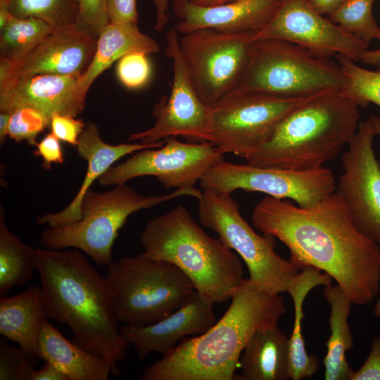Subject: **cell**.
Wrapping results in <instances>:
<instances>
[{
    "instance_id": "obj_15",
    "label": "cell",
    "mask_w": 380,
    "mask_h": 380,
    "mask_svg": "<svg viewBox=\"0 0 380 380\" xmlns=\"http://www.w3.org/2000/svg\"><path fill=\"white\" fill-rule=\"evenodd\" d=\"M165 51L173 65L170 96L165 103L158 106L154 110V125L132 134L129 140L153 144L167 137H181L188 142H211L208 130L210 107L201 101L189 76L175 27L166 34Z\"/></svg>"
},
{
    "instance_id": "obj_4",
    "label": "cell",
    "mask_w": 380,
    "mask_h": 380,
    "mask_svg": "<svg viewBox=\"0 0 380 380\" xmlns=\"http://www.w3.org/2000/svg\"><path fill=\"white\" fill-rule=\"evenodd\" d=\"M359 107L341 90L314 94L285 115L267 141L243 159L256 166L294 170L324 166L354 137Z\"/></svg>"
},
{
    "instance_id": "obj_32",
    "label": "cell",
    "mask_w": 380,
    "mask_h": 380,
    "mask_svg": "<svg viewBox=\"0 0 380 380\" xmlns=\"http://www.w3.org/2000/svg\"><path fill=\"white\" fill-rule=\"evenodd\" d=\"M334 56L345 78L346 85L341 91L360 107H367L370 103L380 106V70L360 67L341 54Z\"/></svg>"
},
{
    "instance_id": "obj_46",
    "label": "cell",
    "mask_w": 380,
    "mask_h": 380,
    "mask_svg": "<svg viewBox=\"0 0 380 380\" xmlns=\"http://www.w3.org/2000/svg\"><path fill=\"white\" fill-rule=\"evenodd\" d=\"M11 16L8 0H0V30L6 25Z\"/></svg>"
},
{
    "instance_id": "obj_25",
    "label": "cell",
    "mask_w": 380,
    "mask_h": 380,
    "mask_svg": "<svg viewBox=\"0 0 380 380\" xmlns=\"http://www.w3.org/2000/svg\"><path fill=\"white\" fill-rule=\"evenodd\" d=\"M46 319L41 287L32 286L0 299V334L36 357L40 331Z\"/></svg>"
},
{
    "instance_id": "obj_10",
    "label": "cell",
    "mask_w": 380,
    "mask_h": 380,
    "mask_svg": "<svg viewBox=\"0 0 380 380\" xmlns=\"http://www.w3.org/2000/svg\"><path fill=\"white\" fill-rule=\"evenodd\" d=\"M234 92L210 107L211 142L225 153L244 158L271 137L279 122L310 96Z\"/></svg>"
},
{
    "instance_id": "obj_11",
    "label": "cell",
    "mask_w": 380,
    "mask_h": 380,
    "mask_svg": "<svg viewBox=\"0 0 380 380\" xmlns=\"http://www.w3.org/2000/svg\"><path fill=\"white\" fill-rule=\"evenodd\" d=\"M253 36L200 29L179 37L189 76L206 106H213L236 89L248 61Z\"/></svg>"
},
{
    "instance_id": "obj_40",
    "label": "cell",
    "mask_w": 380,
    "mask_h": 380,
    "mask_svg": "<svg viewBox=\"0 0 380 380\" xmlns=\"http://www.w3.org/2000/svg\"><path fill=\"white\" fill-rule=\"evenodd\" d=\"M350 380H380V334L373 339L368 357L353 371Z\"/></svg>"
},
{
    "instance_id": "obj_8",
    "label": "cell",
    "mask_w": 380,
    "mask_h": 380,
    "mask_svg": "<svg viewBox=\"0 0 380 380\" xmlns=\"http://www.w3.org/2000/svg\"><path fill=\"white\" fill-rule=\"evenodd\" d=\"M345 85L338 63L286 40L263 39L253 41L246 68L234 92L303 97L342 90Z\"/></svg>"
},
{
    "instance_id": "obj_49",
    "label": "cell",
    "mask_w": 380,
    "mask_h": 380,
    "mask_svg": "<svg viewBox=\"0 0 380 380\" xmlns=\"http://www.w3.org/2000/svg\"><path fill=\"white\" fill-rule=\"evenodd\" d=\"M373 312L375 316L380 317V296L374 308Z\"/></svg>"
},
{
    "instance_id": "obj_42",
    "label": "cell",
    "mask_w": 380,
    "mask_h": 380,
    "mask_svg": "<svg viewBox=\"0 0 380 380\" xmlns=\"http://www.w3.org/2000/svg\"><path fill=\"white\" fill-rule=\"evenodd\" d=\"M153 1L156 10L155 30L157 32H162L169 21L167 9L170 0Z\"/></svg>"
},
{
    "instance_id": "obj_23",
    "label": "cell",
    "mask_w": 380,
    "mask_h": 380,
    "mask_svg": "<svg viewBox=\"0 0 380 380\" xmlns=\"http://www.w3.org/2000/svg\"><path fill=\"white\" fill-rule=\"evenodd\" d=\"M37 357L52 364L69 380H108L112 374L106 360L68 340L48 319L40 331Z\"/></svg>"
},
{
    "instance_id": "obj_12",
    "label": "cell",
    "mask_w": 380,
    "mask_h": 380,
    "mask_svg": "<svg viewBox=\"0 0 380 380\" xmlns=\"http://www.w3.org/2000/svg\"><path fill=\"white\" fill-rule=\"evenodd\" d=\"M203 190L232 194L236 190L261 192L289 199L301 207L314 205L335 191L332 171L322 166L308 170L236 164L224 160L199 181Z\"/></svg>"
},
{
    "instance_id": "obj_13",
    "label": "cell",
    "mask_w": 380,
    "mask_h": 380,
    "mask_svg": "<svg viewBox=\"0 0 380 380\" xmlns=\"http://www.w3.org/2000/svg\"><path fill=\"white\" fill-rule=\"evenodd\" d=\"M225 154L212 142H183L170 137L162 146L137 151L113 165L98 182L103 186H116L137 177L153 176L167 189L191 188L224 160Z\"/></svg>"
},
{
    "instance_id": "obj_2",
    "label": "cell",
    "mask_w": 380,
    "mask_h": 380,
    "mask_svg": "<svg viewBox=\"0 0 380 380\" xmlns=\"http://www.w3.org/2000/svg\"><path fill=\"white\" fill-rule=\"evenodd\" d=\"M36 270L47 319L68 326L74 343L106 360L118 376L129 345L118 329L106 277L77 248H36Z\"/></svg>"
},
{
    "instance_id": "obj_6",
    "label": "cell",
    "mask_w": 380,
    "mask_h": 380,
    "mask_svg": "<svg viewBox=\"0 0 380 380\" xmlns=\"http://www.w3.org/2000/svg\"><path fill=\"white\" fill-rule=\"evenodd\" d=\"M202 192L191 187L164 195L146 196L125 184L102 193L91 188L82 200L81 219L63 227H48L42 232L39 243L49 250L77 248L98 265L107 266L112 261V248L119 230L130 215L181 196L199 199Z\"/></svg>"
},
{
    "instance_id": "obj_24",
    "label": "cell",
    "mask_w": 380,
    "mask_h": 380,
    "mask_svg": "<svg viewBox=\"0 0 380 380\" xmlns=\"http://www.w3.org/2000/svg\"><path fill=\"white\" fill-rule=\"evenodd\" d=\"M239 367L234 379H289V338L277 325L258 329L246 343Z\"/></svg>"
},
{
    "instance_id": "obj_30",
    "label": "cell",
    "mask_w": 380,
    "mask_h": 380,
    "mask_svg": "<svg viewBox=\"0 0 380 380\" xmlns=\"http://www.w3.org/2000/svg\"><path fill=\"white\" fill-rule=\"evenodd\" d=\"M11 15L18 18L41 20L53 28L76 23L77 0H8Z\"/></svg>"
},
{
    "instance_id": "obj_16",
    "label": "cell",
    "mask_w": 380,
    "mask_h": 380,
    "mask_svg": "<svg viewBox=\"0 0 380 380\" xmlns=\"http://www.w3.org/2000/svg\"><path fill=\"white\" fill-rule=\"evenodd\" d=\"M263 39L286 40L320 58L341 54L354 61H360L369 45L325 18L310 0H280L269 22L253 36V41Z\"/></svg>"
},
{
    "instance_id": "obj_29",
    "label": "cell",
    "mask_w": 380,
    "mask_h": 380,
    "mask_svg": "<svg viewBox=\"0 0 380 380\" xmlns=\"http://www.w3.org/2000/svg\"><path fill=\"white\" fill-rule=\"evenodd\" d=\"M53 29L39 19L12 15L1 30L0 57L13 61L23 58Z\"/></svg>"
},
{
    "instance_id": "obj_48",
    "label": "cell",
    "mask_w": 380,
    "mask_h": 380,
    "mask_svg": "<svg viewBox=\"0 0 380 380\" xmlns=\"http://www.w3.org/2000/svg\"><path fill=\"white\" fill-rule=\"evenodd\" d=\"M373 122L376 135L380 136V118L377 116L369 117Z\"/></svg>"
},
{
    "instance_id": "obj_17",
    "label": "cell",
    "mask_w": 380,
    "mask_h": 380,
    "mask_svg": "<svg viewBox=\"0 0 380 380\" xmlns=\"http://www.w3.org/2000/svg\"><path fill=\"white\" fill-rule=\"evenodd\" d=\"M96 43L97 37L76 23L54 28L23 58L0 57V78L42 74L80 77L94 58Z\"/></svg>"
},
{
    "instance_id": "obj_7",
    "label": "cell",
    "mask_w": 380,
    "mask_h": 380,
    "mask_svg": "<svg viewBox=\"0 0 380 380\" xmlns=\"http://www.w3.org/2000/svg\"><path fill=\"white\" fill-rule=\"evenodd\" d=\"M105 277L118 322L132 327L164 319L186 303L196 291L177 267L144 252L112 260Z\"/></svg>"
},
{
    "instance_id": "obj_26",
    "label": "cell",
    "mask_w": 380,
    "mask_h": 380,
    "mask_svg": "<svg viewBox=\"0 0 380 380\" xmlns=\"http://www.w3.org/2000/svg\"><path fill=\"white\" fill-rule=\"evenodd\" d=\"M324 297L330 306V336L325 346L323 360L326 380H350L353 370L346 357V352L353 346V337L348 324L353 303L338 286H324Z\"/></svg>"
},
{
    "instance_id": "obj_36",
    "label": "cell",
    "mask_w": 380,
    "mask_h": 380,
    "mask_svg": "<svg viewBox=\"0 0 380 380\" xmlns=\"http://www.w3.org/2000/svg\"><path fill=\"white\" fill-rule=\"evenodd\" d=\"M77 1L78 14L75 23L89 34L98 37L102 29L109 23L108 0Z\"/></svg>"
},
{
    "instance_id": "obj_21",
    "label": "cell",
    "mask_w": 380,
    "mask_h": 380,
    "mask_svg": "<svg viewBox=\"0 0 380 380\" xmlns=\"http://www.w3.org/2000/svg\"><path fill=\"white\" fill-rule=\"evenodd\" d=\"M164 140L153 144L134 143L110 144L105 142L97 125L89 122L86 124L76 146L80 158L87 163V169L82 184L71 202L63 210L48 213L37 218L39 224L49 227H59L72 224L82 217V203L87 191L113 164L121 158L137 151L158 148Z\"/></svg>"
},
{
    "instance_id": "obj_27",
    "label": "cell",
    "mask_w": 380,
    "mask_h": 380,
    "mask_svg": "<svg viewBox=\"0 0 380 380\" xmlns=\"http://www.w3.org/2000/svg\"><path fill=\"white\" fill-rule=\"evenodd\" d=\"M331 277L322 273L312 267H305L296 276L289 289L294 305L293 329L289 338V376L293 380L312 377L318 370L319 360L315 355H309L305 348L302 335V319L303 304L307 295L319 285L331 284Z\"/></svg>"
},
{
    "instance_id": "obj_47",
    "label": "cell",
    "mask_w": 380,
    "mask_h": 380,
    "mask_svg": "<svg viewBox=\"0 0 380 380\" xmlns=\"http://www.w3.org/2000/svg\"><path fill=\"white\" fill-rule=\"evenodd\" d=\"M191 2L203 6H213L229 3L235 0H189Z\"/></svg>"
},
{
    "instance_id": "obj_41",
    "label": "cell",
    "mask_w": 380,
    "mask_h": 380,
    "mask_svg": "<svg viewBox=\"0 0 380 380\" xmlns=\"http://www.w3.org/2000/svg\"><path fill=\"white\" fill-rule=\"evenodd\" d=\"M29 380H69L66 375L52 364L45 362L39 369H34L30 375Z\"/></svg>"
},
{
    "instance_id": "obj_1",
    "label": "cell",
    "mask_w": 380,
    "mask_h": 380,
    "mask_svg": "<svg viewBox=\"0 0 380 380\" xmlns=\"http://www.w3.org/2000/svg\"><path fill=\"white\" fill-rule=\"evenodd\" d=\"M253 225L280 240L299 270L323 271L353 304L371 302L380 287V248L355 227L334 192L312 205L266 196L253 208Z\"/></svg>"
},
{
    "instance_id": "obj_22",
    "label": "cell",
    "mask_w": 380,
    "mask_h": 380,
    "mask_svg": "<svg viewBox=\"0 0 380 380\" xmlns=\"http://www.w3.org/2000/svg\"><path fill=\"white\" fill-rule=\"evenodd\" d=\"M159 50L157 42L141 32L137 24L108 23L97 37L95 53L89 68L77 80L79 96L85 101L94 80L122 56L132 52L148 55Z\"/></svg>"
},
{
    "instance_id": "obj_20",
    "label": "cell",
    "mask_w": 380,
    "mask_h": 380,
    "mask_svg": "<svg viewBox=\"0 0 380 380\" xmlns=\"http://www.w3.org/2000/svg\"><path fill=\"white\" fill-rule=\"evenodd\" d=\"M279 3L280 0H235L203 6L189 0H173V11L179 20L175 28L181 34L200 29L255 34L269 22Z\"/></svg>"
},
{
    "instance_id": "obj_39",
    "label": "cell",
    "mask_w": 380,
    "mask_h": 380,
    "mask_svg": "<svg viewBox=\"0 0 380 380\" xmlns=\"http://www.w3.org/2000/svg\"><path fill=\"white\" fill-rule=\"evenodd\" d=\"M137 0H108L107 12L109 23L137 24Z\"/></svg>"
},
{
    "instance_id": "obj_5",
    "label": "cell",
    "mask_w": 380,
    "mask_h": 380,
    "mask_svg": "<svg viewBox=\"0 0 380 380\" xmlns=\"http://www.w3.org/2000/svg\"><path fill=\"white\" fill-rule=\"evenodd\" d=\"M140 241L147 255L177 267L214 304L231 299L245 279L239 257L208 236L184 205L151 219Z\"/></svg>"
},
{
    "instance_id": "obj_28",
    "label": "cell",
    "mask_w": 380,
    "mask_h": 380,
    "mask_svg": "<svg viewBox=\"0 0 380 380\" xmlns=\"http://www.w3.org/2000/svg\"><path fill=\"white\" fill-rule=\"evenodd\" d=\"M36 270V248L27 245L8 228L0 208V298L27 284Z\"/></svg>"
},
{
    "instance_id": "obj_37",
    "label": "cell",
    "mask_w": 380,
    "mask_h": 380,
    "mask_svg": "<svg viewBox=\"0 0 380 380\" xmlns=\"http://www.w3.org/2000/svg\"><path fill=\"white\" fill-rule=\"evenodd\" d=\"M75 118L68 115L53 114L49 125L51 133L61 141L76 146L86 123Z\"/></svg>"
},
{
    "instance_id": "obj_31",
    "label": "cell",
    "mask_w": 380,
    "mask_h": 380,
    "mask_svg": "<svg viewBox=\"0 0 380 380\" xmlns=\"http://www.w3.org/2000/svg\"><path fill=\"white\" fill-rule=\"evenodd\" d=\"M376 0H346L330 14L329 20L345 32L369 43L380 40V27L372 15Z\"/></svg>"
},
{
    "instance_id": "obj_14",
    "label": "cell",
    "mask_w": 380,
    "mask_h": 380,
    "mask_svg": "<svg viewBox=\"0 0 380 380\" xmlns=\"http://www.w3.org/2000/svg\"><path fill=\"white\" fill-rule=\"evenodd\" d=\"M376 136L370 118L359 122L341 157L343 171L334 193L359 232L380 244V163L373 148Z\"/></svg>"
},
{
    "instance_id": "obj_34",
    "label": "cell",
    "mask_w": 380,
    "mask_h": 380,
    "mask_svg": "<svg viewBox=\"0 0 380 380\" xmlns=\"http://www.w3.org/2000/svg\"><path fill=\"white\" fill-rule=\"evenodd\" d=\"M38 357L5 341L0 343V380H29Z\"/></svg>"
},
{
    "instance_id": "obj_3",
    "label": "cell",
    "mask_w": 380,
    "mask_h": 380,
    "mask_svg": "<svg viewBox=\"0 0 380 380\" xmlns=\"http://www.w3.org/2000/svg\"><path fill=\"white\" fill-rule=\"evenodd\" d=\"M224 315L208 331L183 338L146 366L141 380H233L241 355L258 329L277 325L286 312L283 298L258 290L245 279Z\"/></svg>"
},
{
    "instance_id": "obj_19",
    "label": "cell",
    "mask_w": 380,
    "mask_h": 380,
    "mask_svg": "<svg viewBox=\"0 0 380 380\" xmlns=\"http://www.w3.org/2000/svg\"><path fill=\"white\" fill-rule=\"evenodd\" d=\"M213 305L196 291L186 303L164 319L144 327L125 325L120 332L134 347L139 360L153 352L164 355L184 336L200 335L215 324Z\"/></svg>"
},
{
    "instance_id": "obj_43",
    "label": "cell",
    "mask_w": 380,
    "mask_h": 380,
    "mask_svg": "<svg viewBox=\"0 0 380 380\" xmlns=\"http://www.w3.org/2000/svg\"><path fill=\"white\" fill-rule=\"evenodd\" d=\"M346 0H310L313 8L321 15H330Z\"/></svg>"
},
{
    "instance_id": "obj_33",
    "label": "cell",
    "mask_w": 380,
    "mask_h": 380,
    "mask_svg": "<svg viewBox=\"0 0 380 380\" xmlns=\"http://www.w3.org/2000/svg\"><path fill=\"white\" fill-rule=\"evenodd\" d=\"M50 119L34 108L23 107L11 113L8 137L16 142L26 141L29 145L36 146L37 136L47 127Z\"/></svg>"
},
{
    "instance_id": "obj_45",
    "label": "cell",
    "mask_w": 380,
    "mask_h": 380,
    "mask_svg": "<svg viewBox=\"0 0 380 380\" xmlns=\"http://www.w3.org/2000/svg\"><path fill=\"white\" fill-rule=\"evenodd\" d=\"M11 113L1 112L0 113V143L3 144L8 137V127Z\"/></svg>"
},
{
    "instance_id": "obj_38",
    "label": "cell",
    "mask_w": 380,
    "mask_h": 380,
    "mask_svg": "<svg viewBox=\"0 0 380 380\" xmlns=\"http://www.w3.org/2000/svg\"><path fill=\"white\" fill-rule=\"evenodd\" d=\"M60 141L52 133H49L36 144L34 154L42 158L44 169L49 170L52 164L63 163L64 156Z\"/></svg>"
},
{
    "instance_id": "obj_18",
    "label": "cell",
    "mask_w": 380,
    "mask_h": 380,
    "mask_svg": "<svg viewBox=\"0 0 380 380\" xmlns=\"http://www.w3.org/2000/svg\"><path fill=\"white\" fill-rule=\"evenodd\" d=\"M78 77L42 74L0 78V111L30 107L50 120L53 114L78 115L85 101L77 91Z\"/></svg>"
},
{
    "instance_id": "obj_9",
    "label": "cell",
    "mask_w": 380,
    "mask_h": 380,
    "mask_svg": "<svg viewBox=\"0 0 380 380\" xmlns=\"http://www.w3.org/2000/svg\"><path fill=\"white\" fill-rule=\"evenodd\" d=\"M198 200L201 224L215 232L224 245L239 254L248 267L251 283L267 293L287 292L300 271L277 254L274 237L257 234L242 217L231 194L203 190Z\"/></svg>"
},
{
    "instance_id": "obj_44",
    "label": "cell",
    "mask_w": 380,
    "mask_h": 380,
    "mask_svg": "<svg viewBox=\"0 0 380 380\" xmlns=\"http://www.w3.org/2000/svg\"><path fill=\"white\" fill-rule=\"evenodd\" d=\"M360 61L365 64L372 65L380 70V49L373 51L367 50L362 54Z\"/></svg>"
},
{
    "instance_id": "obj_35",
    "label": "cell",
    "mask_w": 380,
    "mask_h": 380,
    "mask_svg": "<svg viewBox=\"0 0 380 380\" xmlns=\"http://www.w3.org/2000/svg\"><path fill=\"white\" fill-rule=\"evenodd\" d=\"M146 53L132 52L118 60L116 73L121 83L134 89L144 87L151 75V66Z\"/></svg>"
}]
</instances>
